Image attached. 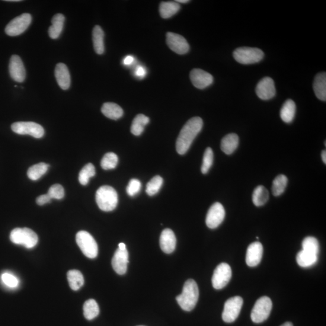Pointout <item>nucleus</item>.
<instances>
[{"label":"nucleus","instance_id":"58836bf2","mask_svg":"<svg viewBox=\"0 0 326 326\" xmlns=\"http://www.w3.org/2000/svg\"><path fill=\"white\" fill-rule=\"evenodd\" d=\"M213 150L210 148H207L204 152L203 165L201 166V172L203 174H206L209 172L213 165Z\"/></svg>","mask_w":326,"mask_h":326},{"label":"nucleus","instance_id":"37998d69","mask_svg":"<svg viewBox=\"0 0 326 326\" xmlns=\"http://www.w3.org/2000/svg\"><path fill=\"white\" fill-rule=\"evenodd\" d=\"M51 200H52V198H51L49 194L47 193L38 197L37 199V203L39 206H43L44 204L50 203Z\"/></svg>","mask_w":326,"mask_h":326},{"label":"nucleus","instance_id":"412c9836","mask_svg":"<svg viewBox=\"0 0 326 326\" xmlns=\"http://www.w3.org/2000/svg\"><path fill=\"white\" fill-rule=\"evenodd\" d=\"M239 139L237 134L232 133L225 136L221 140L220 148L226 155H231L238 148Z\"/></svg>","mask_w":326,"mask_h":326},{"label":"nucleus","instance_id":"c85d7f7f","mask_svg":"<svg viewBox=\"0 0 326 326\" xmlns=\"http://www.w3.org/2000/svg\"><path fill=\"white\" fill-rule=\"evenodd\" d=\"M252 200L255 206H263L269 200V191L263 185H258L255 188Z\"/></svg>","mask_w":326,"mask_h":326},{"label":"nucleus","instance_id":"7c9ffc66","mask_svg":"<svg viewBox=\"0 0 326 326\" xmlns=\"http://www.w3.org/2000/svg\"><path fill=\"white\" fill-rule=\"evenodd\" d=\"M69 285L73 290H78L84 285V279L82 274L78 270H70L67 273Z\"/></svg>","mask_w":326,"mask_h":326},{"label":"nucleus","instance_id":"5701e85b","mask_svg":"<svg viewBox=\"0 0 326 326\" xmlns=\"http://www.w3.org/2000/svg\"><path fill=\"white\" fill-rule=\"evenodd\" d=\"M101 111L105 116L112 120L119 119L123 115L122 108L119 105L112 102L104 104Z\"/></svg>","mask_w":326,"mask_h":326},{"label":"nucleus","instance_id":"423d86ee","mask_svg":"<svg viewBox=\"0 0 326 326\" xmlns=\"http://www.w3.org/2000/svg\"><path fill=\"white\" fill-rule=\"evenodd\" d=\"M76 242L85 256L94 258L98 254V246L95 239L89 233L81 231L77 233Z\"/></svg>","mask_w":326,"mask_h":326},{"label":"nucleus","instance_id":"a878e982","mask_svg":"<svg viewBox=\"0 0 326 326\" xmlns=\"http://www.w3.org/2000/svg\"><path fill=\"white\" fill-rule=\"evenodd\" d=\"M65 17L62 14H57L54 16L52 25L49 27V34L52 39H57L61 34L64 25Z\"/></svg>","mask_w":326,"mask_h":326},{"label":"nucleus","instance_id":"a211bd4d","mask_svg":"<svg viewBox=\"0 0 326 326\" xmlns=\"http://www.w3.org/2000/svg\"><path fill=\"white\" fill-rule=\"evenodd\" d=\"M129 263V254L126 250L117 249L112 259V266L118 274L123 275L126 273Z\"/></svg>","mask_w":326,"mask_h":326},{"label":"nucleus","instance_id":"f704fd0d","mask_svg":"<svg viewBox=\"0 0 326 326\" xmlns=\"http://www.w3.org/2000/svg\"><path fill=\"white\" fill-rule=\"evenodd\" d=\"M95 175V168L91 163H88L82 168L79 175V181L83 185H87L89 179Z\"/></svg>","mask_w":326,"mask_h":326},{"label":"nucleus","instance_id":"9b49d317","mask_svg":"<svg viewBox=\"0 0 326 326\" xmlns=\"http://www.w3.org/2000/svg\"><path fill=\"white\" fill-rule=\"evenodd\" d=\"M232 276V268L226 263L217 265L212 277V284L214 288L221 289L229 283Z\"/></svg>","mask_w":326,"mask_h":326},{"label":"nucleus","instance_id":"20e7f679","mask_svg":"<svg viewBox=\"0 0 326 326\" xmlns=\"http://www.w3.org/2000/svg\"><path fill=\"white\" fill-rule=\"evenodd\" d=\"M233 57L238 62L248 65L261 61L264 57L263 51L257 48L240 47L233 52Z\"/></svg>","mask_w":326,"mask_h":326},{"label":"nucleus","instance_id":"aec40b11","mask_svg":"<svg viewBox=\"0 0 326 326\" xmlns=\"http://www.w3.org/2000/svg\"><path fill=\"white\" fill-rule=\"evenodd\" d=\"M55 77L57 84L63 90H67L71 84V78L68 68L64 63H57L55 68Z\"/></svg>","mask_w":326,"mask_h":326},{"label":"nucleus","instance_id":"79ce46f5","mask_svg":"<svg viewBox=\"0 0 326 326\" xmlns=\"http://www.w3.org/2000/svg\"><path fill=\"white\" fill-rule=\"evenodd\" d=\"M2 280L6 286L10 287H17L19 281L17 277L11 274L6 273L2 274Z\"/></svg>","mask_w":326,"mask_h":326},{"label":"nucleus","instance_id":"4be33fe9","mask_svg":"<svg viewBox=\"0 0 326 326\" xmlns=\"http://www.w3.org/2000/svg\"><path fill=\"white\" fill-rule=\"evenodd\" d=\"M314 91L319 100L325 102L326 101V73H319L315 76L314 85Z\"/></svg>","mask_w":326,"mask_h":326},{"label":"nucleus","instance_id":"1a4fd4ad","mask_svg":"<svg viewBox=\"0 0 326 326\" xmlns=\"http://www.w3.org/2000/svg\"><path fill=\"white\" fill-rule=\"evenodd\" d=\"M11 128L14 133L20 135H29L36 139L42 138L44 129L40 124L31 121H19L13 123Z\"/></svg>","mask_w":326,"mask_h":326},{"label":"nucleus","instance_id":"c9c22d12","mask_svg":"<svg viewBox=\"0 0 326 326\" xmlns=\"http://www.w3.org/2000/svg\"><path fill=\"white\" fill-rule=\"evenodd\" d=\"M118 156L113 152L106 153L101 161V166L104 170H111L116 168L118 164Z\"/></svg>","mask_w":326,"mask_h":326},{"label":"nucleus","instance_id":"9d476101","mask_svg":"<svg viewBox=\"0 0 326 326\" xmlns=\"http://www.w3.org/2000/svg\"><path fill=\"white\" fill-rule=\"evenodd\" d=\"M243 305V299L236 296L229 299L224 305L222 317L223 321L231 323L238 318Z\"/></svg>","mask_w":326,"mask_h":326},{"label":"nucleus","instance_id":"dca6fc26","mask_svg":"<svg viewBox=\"0 0 326 326\" xmlns=\"http://www.w3.org/2000/svg\"><path fill=\"white\" fill-rule=\"evenodd\" d=\"M9 73L13 80L17 82L24 81L26 72L25 67L20 57L18 55H13L9 62Z\"/></svg>","mask_w":326,"mask_h":326},{"label":"nucleus","instance_id":"3c124183","mask_svg":"<svg viewBox=\"0 0 326 326\" xmlns=\"http://www.w3.org/2000/svg\"><path fill=\"white\" fill-rule=\"evenodd\" d=\"M6 2H21V1H20V0H8V1H6Z\"/></svg>","mask_w":326,"mask_h":326},{"label":"nucleus","instance_id":"f257e3e1","mask_svg":"<svg viewBox=\"0 0 326 326\" xmlns=\"http://www.w3.org/2000/svg\"><path fill=\"white\" fill-rule=\"evenodd\" d=\"M203 126V121L199 117L191 118L187 121L180 131L176 143V149L179 154L184 155L188 151Z\"/></svg>","mask_w":326,"mask_h":326},{"label":"nucleus","instance_id":"c756f323","mask_svg":"<svg viewBox=\"0 0 326 326\" xmlns=\"http://www.w3.org/2000/svg\"><path fill=\"white\" fill-rule=\"evenodd\" d=\"M149 122V118L142 114L137 115L133 120L131 132L134 136H139L143 132L145 126Z\"/></svg>","mask_w":326,"mask_h":326},{"label":"nucleus","instance_id":"2f4dec72","mask_svg":"<svg viewBox=\"0 0 326 326\" xmlns=\"http://www.w3.org/2000/svg\"><path fill=\"white\" fill-rule=\"evenodd\" d=\"M49 168V165L44 162H40L37 165H34L28 169V177L33 181L39 180L41 177L46 174Z\"/></svg>","mask_w":326,"mask_h":326},{"label":"nucleus","instance_id":"ddd939ff","mask_svg":"<svg viewBox=\"0 0 326 326\" xmlns=\"http://www.w3.org/2000/svg\"><path fill=\"white\" fill-rule=\"evenodd\" d=\"M166 43L173 52L179 54H186L190 49L187 40L177 34L168 32L166 34Z\"/></svg>","mask_w":326,"mask_h":326},{"label":"nucleus","instance_id":"f3484780","mask_svg":"<svg viewBox=\"0 0 326 326\" xmlns=\"http://www.w3.org/2000/svg\"><path fill=\"white\" fill-rule=\"evenodd\" d=\"M263 251V246L259 242H255L249 245L246 254V263L248 266H257L260 263Z\"/></svg>","mask_w":326,"mask_h":326},{"label":"nucleus","instance_id":"b1692460","mask_svg":"<svg viewBox=\"0 0 326 326\" xmlns=\"http://www.w3.org/2000/svg\"><path fill=\"white\" fill-rule=\"evenodd\" d=\"M296 259L300 267L309 268L318 262V255L302 250L297 254Z\"/></svg>","mask_w":326,"mask_h":326},{"label":"nucleus","instance_id":"2eb2a0df","mask_svg":"<svg viewBox=\"0 0 326 326\" xmlns=\"http://www.w3.org/2000/svg\"><path fill=\"white\" fill-rule=\"evenodd\" d=\"M191 83L198 89H204L212 84L213 78L212 75L204 70L195 69L190 73Z\"/></svg>","mask_w":326,"mask_h":326},{"label":"nucleus","instance_id":"8fccbe9b","mask_svg":"<svg viewBox=\"0 0 326 326\" xmlns=\"http://www.w3.org/2000/svg\"><path fill=\"white\" fill-rule=\"evenodd\" d=\"M176 2H177L178 3H186L189 2V1H188V0H177V1H176Z\"/></svg>","mask_w":326,"mask_h":326},{"label":"nucleus","instance_id":"473e14b6","mask_svg":"<svg viewBox=\"0 0 326 326\" xmlns=\"http://www.w3.org/2000/svg\"><path fill=\"white\" fill-rule=\"evenodd\" d=\"M287 182V178L285 175H279L274 179L272 186V192L275 197H279L285 191Z\"/></svg>","mask_w":326,"mask_h":326},{"label":"nucleus","instance_id":"49530a36","mask_svg":"<svg viewBox=\"0 0 326 326\" xmlns=\"http://www.w3.org/2000/svg\"><path fill=\"white\" fill-rule=\"evenodd\" d=\"M321 158H322V160L323 161L324 164H326V151L325 150L324 151H322L321 153Z\"/></svg>","mask_w":326,"mask_h":326},{"label":"nucleus","instance_id":"de8ad7c7","mask_svg":"<svg viewBox=\"0 0 326 326\" xmlns=\"http://www.w3.org/2000/svg\"><path fill=\"white\" fill-rule=\"evenodd\" d=\"M119 249L120 250H126V245L124 244V243H120L119 245Z\"/></svg>","mask_w":326,"mask_h":326},{"label":"nucleus","instance_id":"393cba45","mask_svg":"<svg viewBox=\"0 0 326 326\" xmlns=\"http://www.w3.org/2000/svg\"><path fill=\"white\" fill-rule=\"evenodd\" d=\"M296 105L291 99L284 102L280 110L281 119L286 123H291L295 117Z\"/></svg>","mask_w":326,"mask_h":326},{"label":"nucleus","instance_id":"4c0bfd02","mask_svg":"<svg viewBox=\"0 0 326 326\" xmlns=\"http://www.w3.org/2000/svg\"><path fill=\"white\" fill-rule=\"evenodd\" d=\"M163 183L162 178L160 176H155L151 179L146 185V193L149 196L155 195L160 189Z\"/></svg>","mask_w":326,"mask_h":326},{"label":"nucleus","instance_id":"09e8293b","mask_svg":"<svg viewBox=\"0 0 326 326\" xmlns=\"http://www.w3.org/2000/svg\"><path fill=\"white\" fill-rule=\"evenodd\" d=\"M281 326H293V324L292 322H286L285 323H284Z\"/></svg>","mask_w":326,"mask_h":326},{"label":"nucleus","instance_id":"0eeeda50","mask_svg":"<svg viewBox=\"0 0 326 326\" xmlns=\"http://www.w3.org/2000/svg\"><path fill=\"white\" fill-rule=\"evenodd\" d=\"M273 303L269 297L265 296L258 299L252 308L251 318L255 323H261L267 320L271 314Z\"/></svg>","mask_w":326,"mask_h":326},{"label":"nucleus","instance_id":"7ed1b4c3","mask_svg":"<svg viewBox=\"0 0 326 326\" xmlns=\"http://www.w3.org/2000/svg\"><path fill=\"white\" fill-rule=\"evenodd\" d=\"M95 200L99 209L104 212H111L117 206L118 194L113 187L104 185L97 190Z\"/></svg>","mask_w":326,"mask_h":326},{"label":"nucleus","instance_id":"c03bdc74","mask_svg":"<svg viewBox=\"0 0 326 326\" xmlns=\"http://www.w3.org/2000/svg\"><path fill=\"white\" fill-rule=\"evenodd\" d=\"M136 75L137 76L143 78V77L145 76L146 75L145 69H144L143 67H139L136 70Z\"/></svg>","mask_w":326,"mask_h":326},{"label":"nucleus","instance_id":"bb28decb","mask_svg":"<svg viewBox=\"0 0 326 326\" xmlns=\"http://www.w3.org/2000/svg\"><path fill=\"white\" fill-rule=\"evenodd\" d=\"M104 31L99 25H95L92 30V41L95 53L102 54L105 52Z\"/></svg>","mask_w":326,"mask_h":326},{"label":"nucleus","instance_id":"6ab92c4d","mask_svg":"<svg viewBox=\"0 0 326 326\" xmlns=\"http://www.w3.org/2000/svg\"><path fill=\"white\" fill-rule=\"evenodd\" d=\"M159 244L162 251L165 253L171 254L174 252L177 244V239L174 232L169 229L163 230L159 239Z\"/></svg>","mask_w":326,"mask_h":326},{"label":"nucleus","instance_id":"e433bc0d","mask_svg":"<svg viewBox=\"0 0 326 326\" xmlns=\"http://www.w3.org/2000/svg\"><path fill=\"white\" fill-rule=\"evenodd\" d=\"M302 248L303 250L318 255L319 245L318 240L314 237H312V236L306 237L303 241Z\"/></svg>","mask_w":326,"mask_h":326},{"label":"nucleus","instance_id":"f03ea898","mask_svg":"<svg viewBox=\"0 0 326 326\" xmlns=\"http://www.w3.org/2000/svg\"><path fill=\"white\" fill-rule=\"evenodd\" d=\"M199 298V289L195 281L189 279L184 283L183 292L176 300L182 309L191 311L196 306Z\"/></svg>","mask_w":326,"mask_h":326},{"label":"nucleus","instance_id":"4468645a","mask_svg":"<svg viewBox=\"0 0 326 326\" xmlns=\"http://www.w3.org/2000/svg\"><path fill=\"white\" fill-rule=\"evenodd\" d=\"M276 87L273 79L266 77L258 83L255 92L262 100L267 101L273 98L276 95Z\"/></svg>","mask_w":326,"mask_h":326},{"label":"nucleus","instance_id":"a18cd8bd","mask_svg":"<svg viewBox=\"0 0 326 326\" xmlns=\"http://www.w3.org/2000/svg\"><path fill=\"white\" fill-rule=\"evenodd\" d=\"M134 57L131 56H127L124 59L123 63L124 65H131L134 61Z\"/></svg>","mask_w":326,"mask_h":326},{"label":"nucleus","instance_id":"39448f33","mask_svg":"<svg viewBox=\"0 0 326 326\" xmlns=\"http://www.w3.org/2000/svg\"><path fill=\"white\" fill-rule=\"evenodd\" d=\"M10 239L14 244L23 245L28 249L35 247L38 242L36 233L28 228H17L13 230L11 233Z\"/></svg>","mask_w":326,"mask_h":326},{"label":"nucleus","instance_id":"ea45409f","mask_svg":"<svg viewBox=\"0 0 326 326\" xmlns=\"http://www.w3.org/2000/svg\"><path fill=\"white\" fill-rule=\"evenodd\" d=\"M47 194L52 198V200H61L64 197L65 191L61 185L57 184L53 185L50 187Z\"/></svg>","mask_w":326,"mask_h":326},{"label":"nucleus","instance_id":"603ef678","mask_svg":"<svg viewBox=\"0 0 326 326\" xmlns=\"http://www.w3.org/2000/svg\"><path fill=\"white\" fill-rule=\"evenodd\" d=\"M140 326H143V325H140Z\"/></svg>","mask_w":326,"mask_h":326},{"label":"nucleus","instance_id":"a19ab883","mask_svg":"<svg viewBox=\"0 0 326 326\" xmlns=\"http://www.w3.org/2000/svg\"><path fill=\"white\" fill-rule=\"evenodd\" d=\"M141 187V182L137 180V179H132L129 182V184L126 187L127 193L130 197L135 196L139 193Z\"/></svg>","mask_w":326,"mask_h":326},{"label":"nucleus","instance_id":"6e6552de","mask_svg":"<svg viewBox=\"0 0 326 326\" xmlns=\"http://www.w3.org/2000/svg\"><path fill=\"white\" fill-rule=\"evenodd\" d=\"M32 17L29 14H22L12 20L5 28L6 34L11 37L18 36L24 33L31 24Z\"/></svg>","mask_w":326,"mask_h":326},{"label":"nucleus","instance_id":"cd10ccee","mask_svg":"<svg viewBox=\"0 0 326 326\" xmlns=\"http://www.w3.org/2000/svg\"><path fill=\"white\" fill-rule=\"evenodd\" d=\"M181 6L177 2H162L159 5V14L162 18H169L177 14Z\"/></svg>","mask_w":326,"mask_h":326},{"label":"nucleus","instance_id":"72a5a7b5","mask_svg":"<svg viewBox=\"0 0 326 326\" xmlns=\"http://www.w3.org/2000/svg\"><path fill=\"white\" fill-rule=\"evenodd\" d=\"M83 309H84V316L88 320H92L97 317L100 312L97 302L93 299L87 300L84 303Z\"/></svg>","mask_w":326,"mask_h":326},{"label":"nucleus","instance_id":"f8f14e48","mask_svg":"<svg viewBox=\"0 0 326 326\" xmlns=\"http://www.w3.org/2000/svg\"><path fill=\"white\" fill-rule=\"evenodd\" d=\"M225 216V211L221 204L215 203L210 207L206 216V225L211 229H215L221 224Z\"/></svg>","mask_w":326,"mask_h":326}]
</instances>
